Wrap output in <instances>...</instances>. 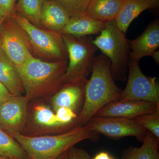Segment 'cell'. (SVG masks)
Wrapping results in <instances>:
<instances>
[{
    "label": "cell",
    "instance_id": "cell-19",
    "mask_svg": "<svg viewBox=\"0 0 159 159\" xmlns=\"http://www.w3.org/2000/svg\"><path fill=\"white\" fill-rule=\"evenodd\" d=\"M159 142L156 136L148 131L142 146H129L123 151L121 159H159Z\"/></svg>",
    "mask_w": 159,
    "mask_h": 159
},
{
    "label": "cell",
    "instance_id": "cell-18",
    "mask_svg": "<svg viewBox=\"0 0 159 159\" xmlns=\"http://www.w3.org/2000/svg\"><path fill=\"white\" fill-rule=\"evenodd\" d=\"M125 0H91L85 15L103 22L115 20Z\"/></svg>",
    "mask_w": 159,
    "mask_h": 159
},
{
    "label": "cell",
    "instance_id": "cell-24",
    "mask_svg": "<svg viewBox=\"0 0 159 159\" xmlns=\"http://www.w3.org/2000/svg\"><path fill=\"white\" fill-rule=\"evenodd\" d=\"M64 9L70 18L85 15L91 0H52Z\"/></svg>",
    "mask_w": 159,
    "mask_h": 159
},
{
    "label": "cell",
    "instance_id": "cell-26",
    "mask_svg": "<svg viewBox=\"0 0 159 159\" xmlns=\"http://www.w3.org/2000/svg\"><path fill=\"white\" fill-rule=\"evenodd\" d=\"M16 0H0V20H2L8 16L15 8Z\"/></svg>",
    "mask_w": 159,
    "mask_h": 159
},
{
    "label": "cell",
    "instance_id": "cell-32",
    "mask_svg": "<svg viewBox=\"0 0 159 159\" xmlns=\"http://www.w3.org/2000/svg\"><path fill=\"white\" fill-rule=\"evenodd\" d=\"M0 159H10L9 158H8L2 156L0 155Z\"/></svg>",
    "mask_w": 159,
    "mask_h": 159
},
{
    "label": "cell",
    "instance_id": "cell-8",
    "mask_svg": "<svg viewBox=\"0 0 159 159\" xmlns=\"http://www.w3.org/2000/svg\"><path fill=\"white\" fill-rule=\"evenodd\" d=\"M0 27L1 49L17 70L31 57L25 33L11 14Z\"/></svg>",
    "mask_w": 159,
    "mask_h": 159
},
{
    "label": "cell",
    "instance_id": "cell-36",
    "mask_svg": "<svg viewBox=\"0 0 159 159\" xmlns=\"http://www.w3.org/2000/svg\"><path fill=\"white\" fill-rule=\"evenodd\" d=\"M0 21H1V20H0Z\"/></svg>",
    "mask_w": 159,
    "mask_h": 159
},
{
    "label": "cell",
    "instance_id": "cell-35",
    "mask_svg": "<svg viewBox=\"0 0 159 159\" xmlns=\"http://www.w3.org/2000/svg\"><path fill=\"white\" fill-rule=\"evenodd\" d=\"M109 159H114L113 158L111 157Z\"/></svg>",
    "mask_w": 159,
    "mask_h": 159
},
{
    "label": "cell",
    "instance_id": "cell-1",
    "mask_svg": "<svg viewBox=\"0 0 159 159\" xmlns=\"http://www.w3.org/2000/svg\"><path fill=\"white\" fill-rule=\"evenodd\" d=\"M110 66V61L105 55L95 56L90 78L85 84L82 108L75 121L76 126L85 125L103 107L119 101L122 90L116 84Z\"/></svg>",
    "mask_w": 159,
    "mask_h": 159
},
{
    "label": "cell",
    "instance_id": "cell-7",
    "mask_svg": "<svg viewBox=\"0 0 159 159\" xmlns=\"http://www.w3.org/2000/svg\"><path fill=\"white\" fill-rule=\"evenodd\" d=\"M139 63V61L129 59L127 84L118 101L140 100L159 104V81L156 77L143 74Z\"/></svg>",
    "mask_w": 159,
    "mask_h": 159
},
{
    "label": "cell",
    "instance_id": "cell-28",
    "mask_svg": "<svg viewBox=\"0 0 159 159\" xmlns=\"http://www.w3.org/2000/svg\"><path fill=\"white\" fill-rule=\"evenodd\" d=\"M11 94L0 81V103L9 98Z\"/></svg>",
    "mask_w": 159,
    "mask_h": 159
},
{
    "label": "cell",
    "instance_id": "cell-31",
    "mask_svg": "<svg viewBox=\"0 0 159 159\" xmlns=\"http://www.w3.org/2000/svg\"><path fill=\"white\" fill-rule=\"evenodd\" d=\"M57 159H69L68 151L63 153Z\"/></svg>",
    "mask_w": 159,
    "mask_h": 159
},
{
    "label": "cell",
    "instance_id": "cell-15",
    "mask_svg": "<svg viewBox=\"0 0 159 159\" xmlns=\"http://www.w3.org/2000/svg\"><path fill=\"white\" fill-rule=\"evenodd\" d=\"M105 27V23L85 15L70 18L68 24L59 33L76 37L99 34Z\"/></svg>",
    "mask_w": 159,
    "mask_h": 159
},
{
    "label": "cell",
    "instance_id": "cell-3",
    "mask_svg": "<svg viewBox=\"0 0 159 159\" xmlns=\"http://www.w3.org/2000/svg\"><path fill=\"white\" fill-rule=\"evenodd\" d=\"M98 134L85 125H77L55 135L31 137L21 133L12 136L31 159H57L81 141Z\"/></svg>",
    "mask_w": 159,
    "mask_h": 159
},
{
    "label": "cell",
    "instance_id": "cell-2",
    "mask_svg": "<svg viewBox=\"0 0 159 159\" xmlns=\"http://www.w3.org/2000/svg\"><path fill=\"white\" fill-rule=\"evenodd\" d=\"M66 61L46 62L31 57L18 70L25 97L30 100L54 96L64 85Z\"/></svg>",
    "mask_w": 159,
    "mask_h": 159
},
{
    "label": "cell",
    "instance_id": "cell-20",
    "mask_svg": "<svg viewBox=\"0 0 159 159\" xmlns=\"http://www.w3.org/2000/svg\"><path fill=\"white\" fill-rule=\"evenodd\" d=\"M0 155L10 159H31L18 142L1 128Z\"/></svg>",
    "mask_w": 159,
    "mask_h": 159
},
{
    "label": "cell",
    "instance_id": "cell-33",
    "mask_svg": "<svg viewBox=\"0 0 159 159\" xmlns=\"http://www.w3.org/2000/svg\"><path fill=\"white\" fill-rule=\"evenodd\" d=\"M1 48V36H0V49Z\"/></svg>",
    "mask_w": 159,
    "mask_h": 159
},
{
    "label": "cell",
    "instance_id": "cell-30",
    "mask_svg": "<svg viewBox=\"0 0 159 159\" xmlns=\"http://www.w3.org/2000/svg\"><path fill=\"white\" fill-rule=\"evenodd\" d=\"M153 58L154 61H155L157 64H159V51L157 50L152 53L151 56Z\"/></svg>",
    "mask_w": 159,
    "mask_h": 159
},
{
    "label": "cell",
    "instance_id": "cell-4",
    "mask_svg": "<svg viewBox=\"0 0 159 159\" xmlns=\"http://www.w3.org/2000/svg\"><path fill=\"white\" fill-rule=\"evenodd\" d=\"M105 23V27L93 43L110 61L111 72L115 81L127 80L131 52L129 40L115 20Z\"/></svg>",
    "mask_w": 159,
    "mask_h": 159
},
{
    "label": "cell",
    "instance_id": "cell-5",
    "mask_svg": "<svg viewBox=\"0 0 159 159\" xmlns=\"http://www.w3.org/2000/svg\"><path fill=\"white\" fill-rule=\"evenodd\" d=\"M65 43L69 62L63 77L64 84L86 82L92 72L97 49L91 36L76 37L61 34Z\"/></svg>",
    "mask_w": 159,
    "mask_h": 159
},
{
    "label": "cell",
    "instance_id": "cell-21",
    "mask_svg": "<svg viewBox=\"0 0 159 159\" xmlns=\"http://www.w3.org/2000/svg\"><path fill=\"white\" fill-rule=\"evenodd\" d=\"M44 0H19L16 11L32 24H41V9Z\"/></svg>",
    "mask_w": 159,
    "mask_h": 159
},
{
    "label": "cell",
    "instance_id": "cell-11",
    "mask_svg": "<svg viewBox=\"0 0 159 159\" xmlns=\"http://www.w3.org/2000/svg\"><path fill=\"white\" fill-rule=\"evenodd\" d=\"M158 109L159 104L148 101H116L103 107L94 116L122 117L133 119L139 116L152 112Z\"/></svg>",
    "mask_w": 159,
    "mask_h": 159
},
{
    "label": "cell",
    "instance_id": "cell-23",
    "mask_svg": "<svg viewBox=\"0 0 159 159\" xmlns=\"http://www.w3.org/2000/svg\"><path fill=\"white\" fill-rule=\"evenodd\" d=\"M138 125L154 134L159 141V109L134 119Z\"/></svg>",
    "mask_w": 159,
    "mask_h": 159
},
{
    "label": "cell",
    "instance_id": "cell-29",
    "mask_svg": "<svg viewBox=\"0 0 159 159\" xmlns=\"http://www.w3.org/2000/svg\"><path fill=\"white\" fill-rule=\"evenodd\" d=\"M111 157L107 152H102L97 154L93 159H109Z\"/></svg>",
    "mask_w": 159,
    "mask_h": 159
},
{
    "label": "cell",
    "instance_id": "cell-25",
    "mask_svg": "<svg viewBox=\"0 0 159 159\" xmlns=\"http://www.w3.org/2000/svg\"><path fill=\"white\" fill-rule=\"evenodd\" d=\"M57 122L62 127H70L74 125L78 115L70 109L61 107L55 111Z\"/></svg>",
    "mask_w": 159,
    "mask_h": 159
},
{
    "label": "cell",
    "instance_id": "cell-22",
    "mask_svg": "<svg viewBox=\"0 0 159 159\" xmlns=\"http://www.w3.org/2000/svg\"><path fill=\"white\" fill-rule=\"evenodd\" d=\"M34 122L39 126L48 128L61 127L57 122L55 113L47 106L39 104L34 107Z\"/></svg>",
    "mask_w": 159,
    "mask_h": 159
},
{
    "label": "cell",
    "instance_id": "cell-17",
    "mask_svg": "<svg viewBox=\"0 0 159 159\" xmlns=\"http://www.w3.org/2000/svg\"><path fill=\"white\" fill-rule=\"evenodd\" d=\"M0 81L12 95L21 96L25 93L17 68L1 48Z\"/></svg>",
    "mask_w": 159,
    "mask_h": 159
},
{
    "label": "cell",
    "instance_id": "cell-14",
    "mask_svg": "<svg viewBox=\"0 0 159 159\" xmlns=\"http://www.w3.org/2000/svg\"><path fill=\"white\" fill-rule=\"evenodd\" d=\"M158 5L155 0H125L115 23L119 30L125 34L131 23L142 12Z\"/></svg>",
    "mask_w": 159,
    "mask_h": 159
},
{
    "label": "cell",
    "instance_id": "cell-13",
    "mask_svg": "<svg viewBox=\"0 0 159 159\" xmlns=\"http://www.w3.org/2000/svg\"><path fill=\"white\" fill-rule=\"evenodd\" d=\"M86 82L71 83L64 84L52 98V105L54 111L60 107H66L72 110L77 115L79 114L84 100Z\"/></svg>",
    "mask_w": 159,
    "mask_h": 159
},
{
    "label": "cell",
    "instance_id": "cell-6",
    "mask_svg": "<svg viewBox=\"0 0 159 159\" xmlns=\"http://www.w3.org/2000/svg\"><path fill=\"white\" fill-rule=\"evenodd\" d=\"M10 14L38 52L58 61H66L68 58L62 35L59 32L51 34L39 29L14 9Z\"/></svg>",
    "mask_w": 159,
    "mask_h": 159
},
{
    "label": "cell",
    "instance_id": "cell-10",
    "mask_svg": "<svg viewBox=\"0 0 159 159\" xmlns=\"http://www.w3.org/2000/svg\"><path fill=\"white\" fill-rule=\"evenodd\" d=\"M29 101L25 96L11 95L0 103V128L9 135L21 133L27 117Z\"/></svg>",
    "mask_w": 159,
    "mask_h": 159
},
{
    "label": "cell",
    "instance_id": "cell-16",
    "mask_svg": "<svg viewBox=\"0 0 159 159\" xmlns=\"http://www.w3.org/2000/svg\"><path fill=\"white\" fill-rule=\"evenodd\" d=\"M70 17L60 5L52 0H44L41 9V24L52 31L59 32Z\"/></svg>",
    "mask_w": 159,
    "mask_h": 159
},
{
    "label": "cell",
    "instance_id": "cell-34",
    "mask_svg": "<svg viewBox=\"0 0 159 159\" xmlns=\"http://www.w3.org/2000/svg\"><path fill=\"white\" fill-rule=\"evenodd\" d=\"M155 1H156L157 2L159 3V0H155Z\"/></svg>",
    "mask_w": 159,
    "mask_h": 159
},
{
    "label": "cell",
    "instance_id": "cell-27",
    "mask_svg": "<svg viewBox=\"0 0 159 159\" xmlns=\"http://www.w3.org/2000/svg\"><path fill=\"white\" fill-rule=\"evenodd\" d=\"M68 156L69 159H93L85 150L75 146L69 149Z\"/></svg>",
    "mask_w": 159,
    "mask_h": 159
},
{
    "label": "cell",
    "instance_id": "cell-9",
    "mask_svg": "<svg viewBox=\"0 0 159 159\" xmlns=\"http://www.w3.org/2000/svg\"><path fill=\"white\" fill-rule=\"evenodd\" d=\"M84 125L98 134L116 140L131 136L142 142L148 132L134 119L122 117L94 116Z\"/></svg>",
    "mask_w": 159,
    "mask_h": 159
},
{
    "label": "cell",
    "instance_id": "cell-12",
    "mask_svg": "<svg viewBox=\"0 0 159 159\" xmlns=\"http://www.w3.org/2000/svg\"><path fill=\"white\" fill-rule=\"evenodd\" d=\"M129 43L131 59L140 61L142 57L151 56L159 48V19L148 24L141 35Z\"/></svg>",
    "mask_w": 159,
    "mask_h": 159
}]
</instances>
